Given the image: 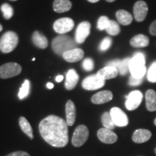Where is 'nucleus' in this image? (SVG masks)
I'll return each instance as SVG.
<instances>
[{
	"label": "nucleus",
	"mask_w": 156,
	"mask_h": 156,
	"mask_svg": "<svg viewBox=\"0 0 156 156\" xmlns=\"http://www.w3.org/2000/svg\"><path fill=\"white\" fill-rule=\"evenodd\" d=\"M39 132L43 139L53 147H65L69 141L67 122L55 115H49L40 122Z\"/></svg>",
	"instance_id": "obj_1"
},
{
	"label": "nucleus",
	"mask_w": 156,
	"mask_h": 156,
	"mask_svg": "<svg viewBox=\"0 0 156 156\" xmlns=\"http://www.w3.org/2000/svg\"><path fill=\"white\" fill-rule=\"evenodd\" d=\"M77 43L71 37L66 35H61L54 38L51 46L54 51L58 55L62 56L67 51L77 48Z\"/></svg>",
	"instance_id": "obj_2"
},
{
	"label": "nucleus",
	"mask_w": 156,
	"mask_h": 156,
	"mask_svg": "<svg viewBox=\"0 0 156 156\" xmlns=\"http://www.w3.org/2000/svg\"><path fill=\"white\" fill-rule=\"evenodd\" d=\"M131 76L136 78H143L146 73L145 56L142 52H136L131 58L129 62Z\"/></svg>",
	"instance_id": "obj_3"
},
{
	"label": "nucleus",
	"mask_w": 156,
	"mask_h": 156,
	"mask_svg": "<svg viewBox=\"0 0 156 156\" xmlns=\"http://www.w3.org/2000/svg\"><path fill=\"white\" fill-rule=\"evenodd\" d=\"M18 36L13 31H7L0 38V51L5 54L12 52L18 44Z\"/></svg>",
	"instance_id": "obj_4"
},
{
	"label": "nucleus",
	"mask_w": 156,
	"mask_h": 156,
	"mask_svg": "<svg viewBox=\"0 0 156 156\" xmlns=\"http://www.w3.org/2000/svg\"><path fill=\"white\" fill-rule=\"evenodd\" d=\"M22 72V67L15 62H9L0 67V78L8 79L20 75Z\"/></svg>",
	"instance_id": "obj_5"
},
{
	"label": "nucleus",
	"mask_w": 156,
	"mask_h": 156,
	"mask_svg": "<svg viewBox=\"0 0 156 156\" xmlns=\"http://www.w3.org/2000/svg\"><path fill=\"white\" fill-rule=\"evenodd\" d=\"M89 136V130L85 125H79L74 132L72 143L75 147H81L86 142Z\"/></svg>",
	"instance_id": "obj_6"
},
{
	"label": "nucleus",
	"mask_w": 156,
	"mask_h": 156,
	"mask_svg": "<svg viewBox=\"0 0 156 156\" xmlns=\"http://www.w3.org/2000/svg\"><path fill=\"white\" fill-rule=\"evenodd\" d=\"M75 23L73 20L69 17H63L56 20L54 23V30L58 34H64L69 32L74 28Z\"/></svg>",
	"instance_id": "obj_7"
},
{
	"label": "nucleus",
	"mask_w": 156,
	"mask_h": 156,
	"mask_svg": "<svg viewBox=\"0 0 156 156\" xmlns=\"http://www.w3.org/2000/svg\"><path fill=\"white\" fill-rule=\"evenodd\" d=\"M105 85V80L101 79L97 75H90L85 77L82 83V86L87 90H95L100 89Z\"/></svg>",
	"instance_id": "obj_8"
},
{
	"label": "nucleus",
	"mask_w": 156,
	"mask_h": 156,
	"mask_svg": "<svg viewBox=\"0 0 156 156\" xmlns=\"http://www.w3.org/2000/svg\"><path fill=\"white\" fill-rule=\"evenodd\" d=\"M126 98L125 106L129 111H134L140 106L141 104L143 95L140 90L132 91Z\"/></svg>",
	"instance_id": "obj_9"
},
{
	"label": "nucleus",
	"mask_w": 156,
	"mask_h": 156,
	"mask_svg": "<svg viewBox=\"0 0 156 156\" xmlns=\"http://www.w3.org/2000/svg\"><path fill=\"white\" fill-rule=\"evenodd\" d=\"M90 23L83 21L78 25L75 33V41L78 44H83L90 34Z\"/></svg>",
	"instance_id": "obj_10"
},
{
	"label": "nucleus",
	"mask_w": 156,
	"mask_h": 156,
	"mask_svg": "<svg viewBox=\"0 0 156 156\" xmlns=\"http://www.w3.org/2000/svg\"><path fill=\"white\" fill-rule=\"evenodd\" d=\"M110 114L115 125L120 127L127 126L129 123L128 117L122 109L118 107H113L110 111Z\"/></svg>",
	"instance_id": "obj_11"
},
{
	"label": "nucleus",
	"mask_w": 156,
	"mask_h": 156,
	"mask_svg": "<svg viewBox=\"0 0 156 156\" xmlns=\"http://www.w3.org/2000/svg\"><path fill=\"white\" fill-rule=\"evenodd\" d=\"M134 16L136 21L142 22L147 17L148 7L147 3L144 1H137L134 5Z\"/></svg>",
	"instance_id": "obj_12"
},
{
	"label": "nucleus",
	"mask_w": 156,
	"mask_h": 156,
	"mask_svg": "<svg viewBox=\"0 0 156 156\" xmlns=\"http://www.w3.org/2000/svg\"><path fill=\"white\" fill-rule=\"evenodd\" d=\"M97 136L100 141L105 144H114L118 140V136L115 132L104 127L98 131Z\"/></svg>",
	"instance_id": "obj_13"
},
{
	"label": "nucleus",
	"mask_w": 156,
	"mask_h": 156,
	"mask_svg": "<svg viewBox=\"0 0 156 156\" xmlns=\"http://www.w3.org/2000/svg\"><path fill=\"white\" fill-rule=\"evenodd\" d=\"M62 57L68 62H77L84 57V51L81 48H75L74 49L67 51L62 55Z\"/></svg>",
	"instance_id": "obj_14"
},
{
	"label": "nucleus",
	"mask_w": 156,
	"mask_h": 156,
	"mask_svg": "<svg viewBox=\"0 0 156 156\" xmlns=\"http://www.w3.org/2000/svg\"><path fill=\"white\" fill-rule=\"evenodd\" d=\"M151 136L152 133L150 130L145 129H138L132 134V140L137 144L144 143L151 139Z\"/></svg>",
	"instance_id": "obj_15"
},
{
	"label": "nucleus",
	"mask_w": 156,
	"mask_h": 156,
	"mask_svg": "<svg viewBox=\"0 0 156 156\" xmlns=\"http://www.w3.org/2000/svg\"><path fill=\"white\" fill-rule=\"evenodd\" d=\"M113 99V93L110 90H103L95 93L91 98V101L94 104H103Z\"/></svg>",
	"instance_id": "obj_16"
},
{
	"label": "nucleus",
	"mask_w": 156,
	"mask_h": 156,
	"mask_svg": "<svg viewBox=\"0 0 156 156\" xmlns=\"http://www.w3.org/2000/svg\"><path fill=\"white\" fill-rule=\"evenodd\" d=\"M96 75L103 80H110L116 77L119 75V71L116 68L114 67L106 66L99 70Z\"/></svg>",
	"instance_id": "obj_17"
},
{
	"label": "nucleus",
	"mask_w": 156,
	"mask_h": 156,
	"mask_svg": "<svg viewBox=\"0 0 156 156\" xmlns=\"http://www.w3.org/2000/svg\"><path fill=\"white\" fill-rule=\"evenodd\" d=\"M79 75H77L75 69H69L66 75V80L64 84L65 88L68 90H71L75 88L79 81Z\"/></svg>",
	"instance_id": "obj_18"
},
{
	"label": "nucleus",
	"mask_w": 156,
	"mask_h": 156,
	"mask_svg": "<svg viewBox=\"0 0 156 156\" xmlns=\"http://www.w3.org/2000/svg\"><path fill=\"white\" fill-rule=\"evenodd\" d=\"M66 118L68 126H73L75 124L76 119V108L74 103L71 100L67 101L65 106Z\"/></svg>",
	"instance_id": "obj_19"
},
{
	"label": "nucleus",
	"mask_w": 156,
	"mask_h": 156,
	"mask_svg": "<svg viewBox=\"0 0 156 156\" xmlns=\"http://www.w3.org/2000/svg\"><path fill=\"white\" fill-rule=\"evenodd\" d=\"M129 44L132 47L144 48L150 44V39L147 36L143 34H138L131 38Z\"/></svg>",
	"instance_id": "obj_20"
},
{
	"label": "nucleus",
	"mask_w": 156,
	"mask_h": 156,
	"mask_svg": "<svg viewBox=\"0 0 156 156\" xmlns=\"http://www.w3.org/2000/svg\"><path fill=\"white\" fill-rule=\"evenodd\" d=\"M72 2L69 0H54L53 4L54 10L57 13H64L70 10Z\"/></svg>",
	"instance_id": "obj_21"
},
{
	"label": "nucleus",
	"mask_w": 156,
	"mask_h": 156,
	"mask_svg": "<svg viewBox=\"0 0 156 156\" xmlns=\"http://www.w3.org/2000/svg\"><path fill=\"white\" fill-rule=\"evenodd\" d=\"M146 108L149 112L156 111V92L154 90H148L145 93Z\"/></svg>",
	"instance_id": "obj_22"
},
{
	"label": "nucleus",
	"mask_w": 156,
	"mask_h": 156,
	"mask_svg": "<svg viewBox=\"0 0 156 156\" xmlns=\"http://www.w3.org/2000/svg\"><path fill=\"white\" fill-rule=\"evenodd\" d=\"M32 41L35 46L41 49H44V48H47L48 45V39L46 38V37L38 31H35L34 33L32 36Z\"/></svg>",
	"instance_id": "obj_23"
},
{
	"label": "nucleus",
	"mask_w": 156,
	"mask_h": 156,
	"mask_svg": "<svg viewBox=\"0 0 156 156\" xmlns=\"http://www.w3.org/2000/svg\"><path fill=\"white\" fill-rule=\"evenodd\" d=\"M116 17L118 22L123 25L131 24L133 20V17L129 12L124 9H119L116 12Z\"/></svg>",
	"instance_id": "obj_24"
},
{
	"label": "nucleus",
	"mask_w": 156,
	"mask_h": 156,
	"mask_svg": "<svg viewBox=\"0 0 156 156\" xmlns=\"http://www.w3.org/2000/svg\"><path fill=\"white\" fill-rule=\"evenodd\" d=\"M19 124L22 131L28 136L31 140L34 139V133H33V129L31 127L30 123L25 117L21 116L19 119Z\"/></svg>",
	"instance_id": "obj_25"
},
{
	"label": "nucleus",
	"mask_w": 156,
	"mask_h": 156,
	"mask_svg": "<svg viewBox=\"0 0 156 156\" xmlns=\"http://www.w3.org/2000/svg\"><path fill=\"white\" fill-rule=\"evenodd\" d=\"M101 122L104 128L108 129H114L115 128V124L112 119V117L111 116L110 112L103 113L102 116H101Z\"/></svg>",
	"instance_id": "obj_26"
},
{
	"label": "nucleus",
	"mask_w": 156,
	"mask_h": 156,
	"mask_svg": "<svg viewBox=\"0 0 156 156\" xmlns=\"http://www.w3.org/2000/svg\"><path fill=\"white\" fill-rule=\"evenodd\" d=\"M130 59H131V58H125L120 61L117 69L119 71V74H120L121 75H125L129 71Z\"/></svg>",
	"instance_id": "obj_27"
},
{
	"label": "nucleus",
	"mask_w": 156,
	"mask_h": 156,
	"mask_svg": "<svg viewBox=\"0 0 156 156\" xmlns=\"http://www.w3.org/2000/svg\"><path fill=\"white\" fill-rule=\"evenodd\" d=\"M106 30L111 36H117L118 34H119L121 28L118 23L110 20V22H109V24L106 29Z\"/></svg>",
	"instance_id": "obj_28"
},
{
	"label": "nucleus",
	"mask_w": 156,
	"mask_h": 156,
	"mask_svg": "<svg viewBox=\"0 0 156 156\" xmlns=\"http://www.w3.org/2000/svg\"><path fill=\"white\" fill-rule=\"evenodd\" d=\"M1 11L3 14L4 18L7 20L11 19L14 15V10L12 7L7 3H4L1 6Z\"/></svg>",
	"instance_id": "obj_29"
},
{
	"label": "nucleus",
	"mask_w": 156,
	"mask_h": 156,
	"mask_svg": "<svg viewBox=\"0 0 156 156\" xmlns=\"http://www.w3.org/2000/svg\"><path fill=\"white\" fill-rule=\"evenodd\" d=\"M30 81L28 80H25L24 83H23L18 93V98L20 100L24 99L28 95L29 92H30Z\"/></svg>",
	"instance_id": "obj_30"
},
{
	"label": "nucleus",
	"mask_w": 156,
	"mask_h": 156,
	"mask_svg": "<svg viewBox=\"0 0 156 156\" xmlns=\"http://www.w3.org/2000/svg\"><path fill=\"white\" fill-rule=\"evenodd\" d=\"M147 78L151 83H156V61L151 64L147 73Z\"/></svg>",
	"instance_id": "obj_31"
},
{
	"label": "nucleus",
	"mask_w": 156,
	"mask_h": 156,
	"mask_svg": "<svg viewBox=\"0 0 156 156\" xmlns=\"http://www.w3.org/2000/svg\"><path fill=\"white\" fill-rule=\"evenodd\" d=\"M109 22H110V20L108 19V17H106V16L100 17H99L98 20V23H97L98 29L100 30H106L109 24Z\"/></svg>",
	"instance_id": "obj_32"
},
{
	"label": "nucleus",
	"mask_w": 156,
	"mask_h": 156,
	"mask_svg": "<svg viewBox=\"0 0 156 156\" xmlns=\"http://www.w3.org/2000/svg\"><path fill=\"white\" fill-rule=\"evenodd\" d=\"M112 38H109V37H106L103 40L101 41L100 46H99V49L101 51H105L108 50L110 46H112Z\"/></svg>",
	"instance_id": "obj_33"
},
{
	"label": "nucleus",
	"mask_w": 156,
	"mask_h": 156,
	"mask_svg": "<svg viewBox=\"0 0 156 156\" xmlns=\"http://www.w3.org/2000/svg\"><path fill=\"white\" fill-rule=\"evenodd\" d=\"M83 69L87 72H90L94 69V62L92 58H86L83 62Z\"/></svg>",
	"instance_id": "obj_34"
},
{
	"label": "nucleus",
	"mask_w": 156,
	"mask_h": 156,
	"mask_svg": "<svg viewBox=\"0 0 156 156\" xmlns=\"http://www.w3.org/2000/svg\"><path fill=\"white\" fill-rule=\"evenodd\" d=\"M142 81H143V78H136L130 76L128 83L131 86H137L142 83Z\"/></svg>",
	"instance_id": "obj_35"
},
{
	"label": "nucleus",
	"mask_w": 156,
	"mask_h": 156,
	"mask_svg": "<svg viewBox=\"0 0 156 156\" xmlns=\"http://www.w3.org/2000/svg\"><path fill=\"white\" fill-rule=\"evenodd\" d=\"M6 156H30V155L24 151H16L14 152V153H9Z\"/></svg>",
	"instance_id": "obj_36"
},
{
	"label": "nucleus",
	"mask_w": 156,
	"mask_h": 156,
	"mask_svg": "<svg viewBox=\"0 0 156 156\" xmlns=\"http://www.w3.org/2000/svg\"><path fill=\"white\" fill-rule=\"evenodd\" d=\"M149 31L150 34H151L152 36H156V20L153 21V22L151 23L149 28Z\"/></svg>",
	"instance_id": "obj_37"
},
{
	"label": "nucleus",
	"mask_w": 156,
	"mask_h": 156,
	"mask_svg": "<svg viewBox=\"0 0 156 156\" xmlns=\"http://www.w3.org/2000/svg\"><path fill=\"white\" fill-rule=\"evenodd\" d=\"M120 59H114V60H112V61L109 62L108 64H107V66H110V67H114L115 68L118 67L119 64L120 63Z\"/></svg>",
	"instance_id": "obj_38"
},
{
	"label": "nucleus",
	"mask_w": 156,
	"mask_h": 156,
	"mask_svg": "<svg viewBox=\"0 0 156 156\" xmlns=\"http://www.w3.org/2000/svg\"><path fill=\"white\" fill-rule=\"evenodd\" d=\"M63 79H64V76L59 75L56 76L55 80L57 82V83H61V82L63 80Z\"/></svg>",
	"instance_id": "obj_39"
},
{
	"label": "nucleus",
	"mask_w": 156,
	"mask_h": 156,
	"mask_svg": "<svg viewBox=\"0 0 156 156\" xmlns=\"http://www.w3.org/2000/svg\"><path fill=\"white\" fill-rule=\"evenodd\" d=\"M54 84L51 83H48L47 84H46V87H47L48 89H52L54 88Z\"/></svg>",
	"instance_id": "obj_40"
},
{
	"label": "nucleus",
	"mask_w": 156,
	"mask_h": 156,
	"mask_svg": "<svg viewBox=\"0 0 156 156\" xmlns=\"http://www.w3.org/2000/svg\"><path fill=\"white\" fill-rule=\"evenodd\" d=\"M87 1L90 3H96L98 1H100V0H87Z\"/></svg>",
	"instance_id": "obj_41"
},
{
	"label": "nucleus",
	"mask_w": 156,
	"mask_h": 156,
	"mask_svg": "<svg viewBox=\"0 0 156 156\" xmlns=\"http://www.w3.org/2000/svg\"><path fill=\"white\" fill-rule=\"evenodd\" d=\"M108 2H114L116 1V0H106Z\"/></svg>",
	"instance_id": "obj_42"
},
{
	"label": "nucleus",
	"mask_w": 156,
	"mask_h": 156,
	"mask_svg": "<svg viewBox=\"0 0 156 156\" xmlns=\"http://www.w3.org/2000/svg\"><path fill=\"white\" fill-rule=\"evenodd\" d=\"M2 29H3V27H2V25L1 24H0V32H1V31L2 30Z\"/></svg>",
	"instance_id": "obj_43"
},
{
	"label": "nucleus",
	"mask_w": 156,
	"mask_h": 156,
	"mask_svg": "<svg viewBox=\"0 0 156 156\" xmlns=\"http://www.w3.org/2000/svg\"><path fill=\"white\" fill-rule=\"evenodd\" d=\"M154 124H155V125L156 126V118H155V119L154 120Z\"/></svg>",
	"instance_id": "obj_44"
},
{
	"label": "nucleus",
	"mask_w": 156,
	"mask_h": 156,
	"mask_svg": "<svg viewBox=\"0 0 156 156\" xmlns=\"http://www.w3.org/2000/svg\"><path fill=\"white\" fill-rule=\"evenodd\" d=\"M9 1H12V2H15V1H17V0H9Z\"/></svg>",
	"instance_id": "obj_45"
},
{
	"label": "nucleus",
	"mask_w": 156,
	"mask_h": 156,
	"mask_svg": "<svg viewBox=\"0 0 156 156\" xmlns=\"http://www.w3.org/2000/svg\"><path fill=\"white\" fill-rule=\"evenodd\" d=\"M155 153L156 154V147H155Z\"/></svg>",
	"instance_id": "obj_46"
}]
</instances>
